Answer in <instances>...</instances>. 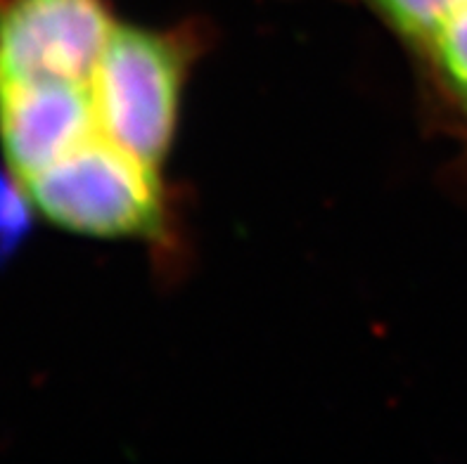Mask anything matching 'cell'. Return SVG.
Listing matches in <instances>:
<instances>
[{
	"label": "cell",
	"instance_id": "4",
	"mask_svg": "<svg viewBox=\"0 0 467 464\" xmlns=\"http://www.w3.org/2000/svg\"><path fill=\"white\" fill-rule=\"evenodd\" d=\"M93 90L65 78L0 81V145L22 182L98 136Z\"/></svg>",
	"mask_w": 467,
	"mask_h": 464
},
{
	"label": "cell",
	"instance_id": "6",
	"mask_svg": "<svg viewBox=\"0 0 467 464\" xmlns=\"http://www.w3.org/2000/svg\"><path fill=\"white\" fill-rule=\"evenodd\" d=\"M432 47L446 81L467 107V10L434 36Z\"/></svg>",
	"mask_w": 467,
	"mask_h": 464
},
{
	"label": "cell",
	"instance_id": "1",
	"mask_svg": "<svg viewBox=\"0 0 467 464\" xmlns=\"http://www.w3.org/2000/svg\"><path fill=\"white\" fill-rule=\"evenodd\" d=\"M24 188L36 211L81 235H157L164 218L157 166L102 133L29 178Z\"/></svg>",
	"mask_w": 467,
	"mask_h": 464
},
{
	"label": "cell",
	"instance_id": "5",
	"mask_svg": "<svg viewBox=\"0 0 467 464\" xmlns=\"http://www.w3.org/2000/svg\"><path fill=\"white\" fill-rule=\"evenodd\" d=\"M394 26L413 38L432 41L451 19L467 10V0H378Z\"/></svg>",
	"mask_w": 467,
	"mask_h": 464
},
{
	"label": "cell",
	"instance_id": "2",
	"mask_svg": "<svg viewBox=\"0 0 467 464\" xmlns=\"http://www.w3.org/2000/svg\"><path fill=\"white\" fill-rule=\"evenodd\" d=\"M183 71V46L176 38L114 26L90 81L102 136L160 166L176 130Z\"/></svg>",
	"mask_w": 467,
	"mask_h": 464
},
{
	"label": "cell",
	"instance_id": "7",
	"mask_svg": "<svg viewBox=\"0 0 467 464\" xmlns=\"http://www.w3.org/2000/svg\"><path fill=\"white\" fill-rule=\"evenodd\" d=\"M31 197L15 173L0 170V256L10 253L26 235L31 218Z\"/></svg>",
	"mask_w": 467,
	"mask_h": 464
},
{
	"label": "cell",
	"instance_id": "3",
	"mask_svg": "<svg viewBox=\"0 0 467 464\" xmlns=\"http://www.w3.org/2000/svg\"><path fill=\"white\" fill-rule=\"evenodd\" d=\"M112 31L105 0H3L0 81L65 78L90 86Z\"/></svg>",
	"mask_w": 467,
	"mask_h": 464
}]
</instances>
